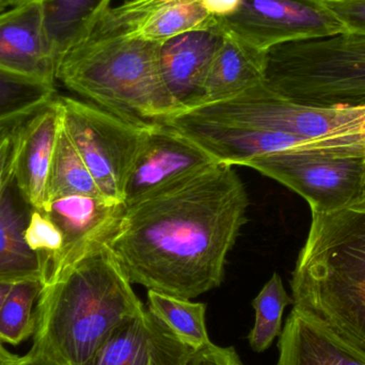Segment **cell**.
Wrapping results in <instances>:
<instances>
[{
  "instance_id": "484cf974",
  "label": "cell",
  "mask_w": 365,
  "mask_h": 365,
  "mask_svg": "<svg viewBox=\"0 0 365 365\" xmlns=\"http://www.w3.org/2000/svg\"><path fill=\"white\" fill-rule=\"evenodd\" d=\"M57 94L55 86L30 81L0 70V123L29 117Z\"/></svg>"
},
{
  "instance_id": "d6986e66",
  "label": "cell",
  "mask_w": 365,
  "mask_h": 365,
  "mask_svg": "<svg viewBox=\"0 0 365 365\" xmlns=\"http://www.w3.org/2000/svg\"><path fill=\"white\" fill-rule=\"evenodd\" d=\"M220 29L222 40L204 81L197 107L229 100L265 81L267 53Z\"/></svg>"
},
{
  "instance_id": "603a6c76",
  "label": "cell",
  "mask_w": 365,
  "mask_h": 365,
  "mask_svg": "<svg viewBox=\"0 0 365 365\" xmlns=\"http://www.w3.org/2000/svg\"><path fill=\"white\" fill-rule=\"evenodd\" d=\"M149 309L189 346L197 349L210 344L205 326L206 306L160 292H148Z\"/></svg>"
},
{
  "instance_id": "d6a6232c",
  "label": "cell",
  "mask_w": 365,
  "mask_h": 365,
  "mask_svg": "<svg viewBox=\"0 0 365 365\" xmlns=\"http://www.w3.org/2000/svg\"><path fill=\"white\" fill-rule=\"evenodd\" d=\"M12 365H70L66 362L60 361L55 358L49 357L40 351L30 349L26 355L17 358Z\"/></svg>"
},
{
  "instance_id": "ffe728a7",
  "label": "cell",
  "mask_w": 365,
  "mask_h": 365,
  "mask_svg": "<svg viewBox=\"0 0 365 365\" xmlns=\"http://www.w3.org/2000/svg\"><path fill=\"white\" fill-rule=\"evenodd\" d=\"M278 347L277 365H365L364 360L294 309Z\"/></svg>"
},
{
  "instance_id": "f35d334b",
  "label": "cell",
  "mask_w": 365,
  "mask_h": 365,
  "mask_svg": "<svg viewBox=\"0 0 365 365\" xmlns=\"http://www.w3.org/2000/svg\"><path fill=\"white\" fill-rule=\"evenodd\" d=\"M28 1H32V0H21V2H28Z\"/></svg>"
},
{
  "instance_id": "e0dca14e",
  "label": "cell",
  "mask_w": 365,
  "mask_h": 365,
  "mask_svg": "<svg viewBox=\"0 0 365 365\" xmlns=\"http://www.w3.org/2000/svg\"><path fill=\"white\" fill-rule=\"evenodd\" d=\"M124 210L125 204L104 197L68 195L51 202L45 214L61 230L64 238L63 251L58 259L108 240Z\"/></svg>"
},
{
  "instance_id": "d590c367",
  "label": "cell",
  "mask_w": 365,
  "mask_h": 365,
  "mask_svg": "<svg viewBox=\"0 0 365 365\" xmlns=\"http://www.w3.org/2000/svg\"><path fill=\"white\" fill-rule=\"evenodd\" d=\"M12 285L13 284H2V283H0V308H1L2 304H4V299H6V296H8Z\"/></svg>"
},
{
  "instance_id": "1f68e13d",
  "label": "cell",
  "mask_w": 365,
  "mask_h": 365,
  "mask_svg": "<svg viewBox=\"0 0 365 365\" xmlns=\"http://www.w3.org/2000/svg\"><path fill=\"white\" fill-rule=\"evenodd\" d=\"M204 10L215 19H227L238 12L244 0H200Z\"/></svg>"
},
{
  "instance_id": "4316f807",
  "label": "cell",
  "mask_w": 365,
  "mask_h": 365,
  "mask_svg": "<svg viewBox=\"0 0 365 365\" xmlns=\"http://www.w3.org/2000/svg\"><path fill=\"white\" fill-rule=\"evenodd\" d=\"M294 149L332 158H362L365 160V117L326 136L302 141Z\"/></svg>"
},
{
  "instance_id": "7c38bea8",
  "label": "cell",
  "mask_w": 365,
  "mask_h": 365,
  "mask_svg": "<svg viewBox=\"0 0 365 365\" xmlns=\"http://www.w3.org/2000/svg\"><path fill=\"white\" fill-rule=\"evenodd\" d=\"M59 94L13 132L12 178L32 210L46 212L47 186L61 128Z\"/></svg>"
},
{
  "instance_id": "4dcf8cb0",
  "label": "cell",
  "mask_w": 365,
  "mask_h": 365,
  "mask_svg": "<svg viewBox=\"0 0 365 365\" xmlns=\"http://www.w3.org/2000/svg\"><path fill=\"white\" fill-rule=\"evenodd\" d=\"M14 130L9 133L0 143V193L12 177L13 132Z\"/></svg>"
},
{
  "instance_id": "83f0119b",
  "label": "cell",
  "mask_w": 365,
  "mask_h": 365,
  "mask_svg": "<svg viewBox=\"0 0 365 365\" xmlns=\"http://www.w3.org/2000/svg\"><path fill=\"white\" fill-rule=\"evenodd\" d=\"M25 240L32 251L43 257L46 268L59 259L64 248L61 230L48 215L40 210H32L25 230Z\"/></svg>"
},
{
  "instance_id": "836d02e7",
  "label": "cell",
  "mask_w": 365,
  "mask_h": 365,
  "mask_svg": "<svg viewBox=\"0 0 365 365\" xmlns=\"http://www.w3.org/2000/svg\"><path fill=\"white\" fill-rule=\"evenodd\" d=\"M19 356L10 353L8 349H4L2 343H0V365H12L16 361Z\"/></svg>"
},
{
  "instance_id": "3957f363",
  "label": "cell",
  "mask_w": 365,
  "mask_h": 365,
  "mask_svg": "<svg viewBox=\"0 0 365 365\" xmlns=\"http://www.w3.org/2000/svg\"><path fill=\"white\" fill-rule=\"evenodd\" d=\"M291 287L294 310L365 362V206L312 212Z\"/></svg>"
},
{
  "instance_id": "8fae6325",
  "label": "cell",
  "mask_w": 365,
  "mask_h": 365,
  "mask_svg": "<svg viewBox=\"0 0 365 365\" xmlns=\"http://www.w3.org/2000/svg\"><path fill=\"white\" fill-rule=\"evenodd\" d=\"M0 70L55 86L58 58L41 0L24 2L0 13Z\"/></svg>"
},
{
  "instance_id": "4fadbf2b",
  "label": "cell",
  "mask_w": 365,
  "mask_h": 365,
  "mask_svg": "<svg viewBox=\"0 0 365 365\" xmlns=\"http://www.w3.org/2000/svg\"><path fill=\"white\" fill-rule=\"evenodd\" d=\"M195 351L145 309L115 327L87 365H188Z\"/></svg>"
},
{
  "instance_id": "5b68a950",
  "label": "cell",
  "mask_w": 365,
  "mask_h": 365,
  "mask_svg": "<svg viewBox=\"0 0 365 365\" xmlns=\"http://www.w3.org/2000/svg\"><path fill=\"white\" fill-rule=\"evenodd\" d=\"M264 83L304 106H364L365 36L345 32L274 47L266 57Z\"/></svg>"
},
{
  "instance_id": "277c9868",
  "label": "cell",
  "mask_w": 365,
  "mask_h": 365,
  "mask_svg": "<svg viewBox=\"0 0 365 365\" xmlns=\"http://www.w3.org/2000/svg\"><path fill=\"white\" fill-rule=\"evenodd\" d=\"M160 46L128 34L102 11L62 56L57 81L122 119L165 123L180 109L163 77Z\"/></svg>"
},
{
  "instance_id": "f546056e",
  "label": "cell",
  "mask_w": 365,
  "mask_h": 365,
  "mask_svg": "<svg viewBox=\"0 0 365 365\" xmlns=\"http://www.w3.org/2000/svg\"><path fill=\"white\" fill-rule=\"evenodd\" d=\"M188 365H242L233 347H220L210 343L197 349Z\"/></svg>"
},
{
  "instance_id": "2e32d148",
  "label": "cell",
  "mask_w": 365,
  "mask_h": 365,
  "mask_svg": "<svg viewBox=\"0 0 365 365\" xmlns=\"http://www.w3.org/2000/svg\"><path fill=\"white\" fill-rule=\"evenodd\" d=\"M105 14L128 34L160 44L217 24L200 0H126L120 6H108Z\"/></svg>"
},
{
  "instance_id": "9c48e42d",
  "label": "cell",
  "mask_w": 365,
  "mask_h": 365,
  "mask_svg": "<svg viewBox=\"0 0 365 365\" xmlns=\"http://www.w3.org/2000/svg\"><path fill=\"white\" fill-rule=\"evenodd\" d=\"M217 21L222 29L266 53L279 45L346 32L321 0H244L238 12Z\"/></svg>"
},
{
  "instance_id": "5bb4252c",
  "label": "cell",
  "mask_w": 365,
  "mask_h": 365,
  "mask_svg": "<svg viewBox=\"0 0 365 365\" xmlns=\"http://www.w3.org/2000/svg\"><path fill=\"white\" fill-rule=\"evenodd\" d=\"M165 124L192 140L218 164L232 167L245 166L255 158L291 149L308 140L295 135L205 119L188 110L181 111Z\"/></svg>"
},
{
  "instance_id": "30bf717a",
  "label": "cell",
  "mask_w": 365,
  "mask_h": 365,
  "mask_svg": "<svg viewBox=\"0 0 365 365\" xmlns=\"http://www.w3.org/2000/svg\"><path fill=\"white\" fill-rule=\"evenodd\" d=\"M215 164L210 154L173 126L152 124L130 173L124 204Z\"/></svg>"
},
{
  "instance_id": "9a60e30c",
  "label": "cell",
  "mask_w": 365,
  "mask_h": 365,
  "mask_svg": "<svg viewBox=\"0 0 365 365\" xmlns=\"http://www.w3.org/2000/svg\"><path fill=\"white\" fill-rule=\"evenodd\" d=\"M222 32L217 21L210 29L193 30L175 36L160 46V68L165 83L181 111L195 108Z\"/></svg>"
},
{
  "instance_id": "44dd1931",
  "label": "cell",
  "mask_w": 365,
  "mask_h": 365,
  "mask_svg": "<svg viewBox=\"0 0 365 365\" xmlns=\"http://www.w3.org/2000/svg\"><path fill=\"white\" fill-rule=\"evenodd\" d=\"M45 25L58 58L85 34L108 0H41Z\"/></svg>"
},
{
  "instance_id": "7a4b0ae2",
  "label": "cell",
  "mask_w": 365,
  "mask_h": 365,
  "mask_svg": "<svg viewBox=\"0 0 365 365\" xmlns=\"http://www.w3.org/2000/svg\"><path fill=\"white\" fill-rule=\"evenodd\" d=\"M145 310L107 245L49 264L36 304L32 349L87 365L113 329Z\"/></svg>"
},
{
  "instance_id": "8992f818",
  "label": "cell",
  "mask_w": 365,
  "mask_h": 365,
  "mask_svg": "<svg viewBox=\"0 0 365 365\" xmlns=\"http://www.w3.org/2000/svg\"><path fill=\"white\" fill-rule=\"evenodd\" d=\"M58 98L62 126L101 192L124 203L128 179L150 125L122 119L89 102Z\"/></svg>"
},
{
  "instance_id": "f1b7e54d",
  "label": "cell",
  "mask_w": 365,
  "mask_h": 365,
  "mask_svg": "<svg viewBox=\"0 0 365 365\" xmlns=\"http://www.w3.org/2000/svg\"><path fill=\"white\" fill-rule=\"evenodd\" d=\"M346 32L365 36V0H321Z\"/></svg>"
},
{
  "instance_id": "74e56055",
  "label": "cell",
  "mask_w": 365,
  "mask_h": 365,
  "mask_svg": "<svg viewBox=\"0 0 365 365\" xmlns=\"http://www.w3.org/2000/svg\"><path fill=\"white\" fill-rule=\"evenodd\" d=\"M356 206H365V192L364 193V195H362L361 199H360V201L358 202L357 204H356Z\"/></svg>"
},
{
  "instance_id": "7402d4cb",
  "label": "cell",
  "mask_w": 365,
  "mask_h": 365,
  "mask_svg": "<svg viewBox=\"0 0 365 365\" xmlns=\"http://www.w3.org/2000/svg\"><path fill=\"white\" fill-rule=\"evenodd\" d=\"M68 195L104 197L68 138L61 121L49 173L47 207L51 202Z\"/></svg>"
},
{
  "instance_id": "e575fe53",
  "label": "cell",
  "mask_w": 365,
  "mask_h": 365,
  "mask_svg": "<svg viewBox=\"0 0 365 365\" xmlns=\"http://www.w3.org/2000/svg\"><path fill=\"white\" fill-rule=\"evenodd\" d=\"M21 121V120H19V121L6 122V123H0V143H1L2 139H4V137H6V135L9 134V133L12 132V130H14L15 126H16L17 124H19Z\"/></svg>"
},
{
  "instance_id": "52a82bcc",
  "label": "cell",
  "mask_w": 365,
  "mask_h": 365,
  "mask_svg": "<svg viewBox=\"0 0 365 365\" xmlns=\"http://www.w3.org/2000/svg\"><path fill=\"white\" fill-rule=\"evenodd\" d=\"M244 167L302 195L311 212H330L356 205L365 192V160L332 158L291 149L266 154Z\"/></svg>"
},
{
  "instance_id": "ac0fdd59",
  "label": "cell",
  "mask_w": 365,
  "mask_h": 365,
  "mask_svg": "<svg viewBox=\"0 0 365 365\" xmlns=\"http://www.w3.org/2000/svg\"><path fill=\"white\" fill-rule=\"evenodd\" d=\"M32 208L21 195L14 180L0 193V283L26 281L44 283L46 263L28 247L25 230Z\"/></svg>"
},
{
  "instance_id": "6da1fadb",
  "label": "cell",
  "mask_w": 365,
  "mask_h": 365,
  "mask_svg": "<svg viewBox=\"0 0 365 365\" xmlns=\"http://www.w3.org/2000/svg\"><path fill=\"white\" fill-rule=\"evenodd\" d=\"M249 204L233 167L215 164L125 205L107 245L132 284L190 300L222 283Z\"/></svg>"
},
{
  "instance_id": "ba28073f",
  "label": "cell",
  "mask_w": 365,
  "mask_h": 365,
  "mask_svg": "<svg viewBox=\"0 0 365 365\" xmlns=\"http://www.w3.org/2000/svg\"><path fill=\"white\" fill-rule=\"evenodd\" d=\"M188 111L205 119L312 139L365 117V105L332 108L304 106L282 98L262 83L229 100Z\"/></svg>"
},
{
  "instance_id": "d4e9b609",
  "label": "cell",
  "mask_w": 365,
  "mask_h": 365,
  "mask_svg": "<svg viewBox=\"0 0 365 365\" xmlns=\"http://www.w3.org/2000/svg\"><path fill=\"white\" fill-rule=\"evenodd\" d=\"M293 304V298L285 291L282 279L274 272L252 302L255 325L249 334V343L253 351L263 353L280 336L283 312Z\"/></svg>"
},
{
  "instance_id": "8d00e7d4",
  "label": "cell",
  "mask_w": 365,
  "mask_h": 365,
  "mask_svg": "<svg viewBox=\"0 0 365 365\" xmlns=\"http://www.w3.org/2000/svg\"><path fill=\"white\" fill-rule=\"evenodd\" d=\"M14 2L13 0H0V13L4 12V11L10 9L11 6H14Z\"/></svg>"
},
{
  "instance_id": "cb8c5ba5",
  "label": "cell",
  "mask_w": 365,
  "mask_h": 365,
  "mask_svg": "<svg viewBox=\"0 0 365 365\" xmlns=\"http://www.w3.org/2000/svg\"><path fill=\"white\" fill-rule=\"evenodd\" d=\"M43 283L36 281L15 283L0 308V343L19 345L34 336L36 309Z\"/></svg>"
}]
</instances>
